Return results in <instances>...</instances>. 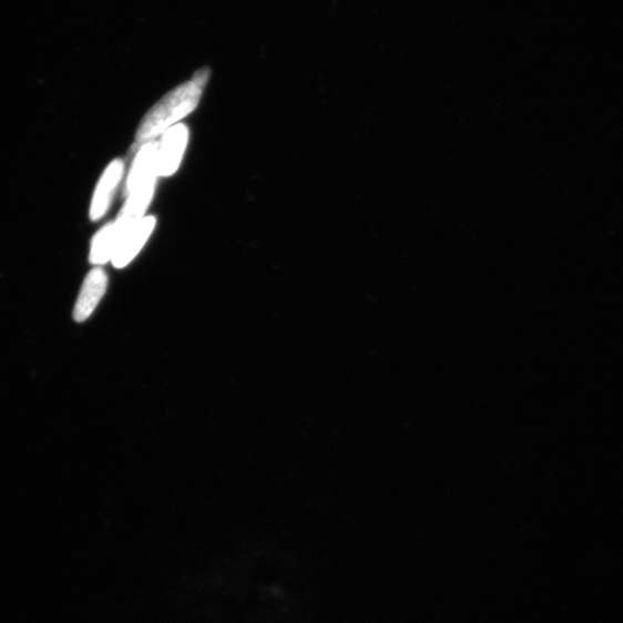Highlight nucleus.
I'll list each match as a JSON object with an SVG mask.
<instances>
[{
  "mask_svg": "<svg viewBox=\"0 0 623 623\" xmlns=\"http://www.w3.org/2000/svg\"><path fill=\"white\" fill-rule=\"evenodd\" d=\"M210 76L211 69L208 68L196 71L191 80L182 83L156 103L137 129V143H151L153 139L164 134L190 115L200 104Z\"/></svg>",
  "mask_w": 623,
  "mask_h": 623,
  "instance_id": "f257e3e1",
  "label": "nucleus"
},
{
  "mask_svg": "<svg viewBox=\"0 0 623 623\" xmlns=\"http://www.w3.org/2000/svg\"><path fill=\"white\" fill-rule=\"evenodd\" d=\"M188 141V129L177 124L167 130L159 144L157 173L159 176H173L182 162Z\"/></svg>",
  "mask_w": 623,
  "mask_h": 623,
  "instance_id": "f03ea898",
  "label": "nucleus"
},
{
  "mask_svg": "<svg viewBox=\"0 0 623 623\" xmlns=\"http://www.w3.org/2000/svg\"><path fill=\"white\" fill-rule=\"evenodd\" d=\"M108 288L106 273L96 267L84 278L80 295L73 310V318L76 323L90 319L94 309L103 298Z\"/></svg>",
  "mask_w": 623,
  "mask_h": 623,
  "instance_id": "7ed1b4c3",
  "label": "nucleus"
},
{
  "mask_svg": "<svg viewBox=\"0 0 623 623\" xmlns=\"http://www.w3.org/2000/svg\"><path fill=\"white\" fill-rule=\"evenodd\" d=\"M155 217L149 216L133 225L122 238L115 254H113L111 261L113 266L116 268L126 267L137 256L141 248L144 247L155 228Z\"/></svg>",
  "mask_w": 623,
  "mask_h": 623,
  "instance_id": "20e7f679",
  "label": "nucleus"
},
{
  "mask_svg": "<svg viewBox=\"0 0 623 623\" xmlns=\"http://www.w3.org/2000/svg\"><path fill=\"white\" fill-rule=\"evenodd\" d=\"M124 175V161L113 160L105 168L96 191L93 196L91 206V219L99 221L108 212L112 202L113 194L121 183Z\"/></svg>",
  "mask_w": 623,
  "mask_h": 623,
  "instance_id": "39448f33",
  "label": "nucleus"
},
{
  "mask_svg": "<svg viewBox=\"0 0 623 623\" xmlns=\"http://www.w3.org/2000/svg\"><path fill=\"white\" fill-rule=\"evenodd\" d=\"M159 144L155 141L145 144L136 154L126 182V197L141 185L156 180Z\"/></svg>",
  "mask_w": 623,
  "mask_h": 623,
  "instance_id": "423d86ee",
  "label": "nucleus"
},
{
  "mask_svg": "<svg viewBox=\"0 0 623 623\" xmlns=\"http://www.w3.org/2000/svg\"><path fill=\"white\" fill-rule=\"evenodd\" d=\"M127 232L118 222L105 225L93 239L90 256L91 263L93 265H104L112 261L113 254H115Z\"/></svg>",
  "mask_w": 623,
  "mask_h": 623,
  "instance_id": "0eeeda50",
  "label": "nucleus"
}]
</instances>
